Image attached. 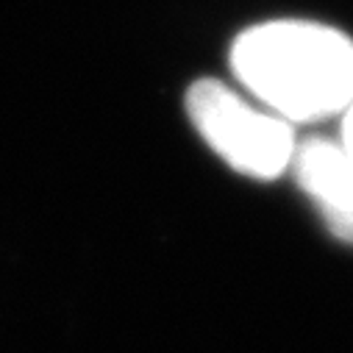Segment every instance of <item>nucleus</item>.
I'll use <instances>...</instances> for the list:
<instances>
[{
  "label": "nucleus",
  "mask_w": 353,
  "mask_h": 353,
  "mask_svg": "<svg viewBox=\"0 0 353 353\" xmlns=\"http://www.w3.org/2000/svg\"><path fill=\"white\" fill-rule=\"evenodd\" d=\"M231 70L245 90L287 123L342 117L353 103V39L309 20H270L231 45Z\"/></svg>",
  "instance_id": "obj_1"
},
{
  "label": "nucleus",
  "mask_w": 353,
  "mask_h": 353,
  "mask_svg": "<svg viewBox=\"0 0 353 353\" xmlns=\"http://www.w3.org/2000/svg\"><path fill=\"white\" fill-rule=\"evenodd\" d=\"M187 117L201 139L239 175L273 181L292 167V123L259 109L217 78L195 81L184 95Z\"/></svg>",
  "instance_id": "obj_2"
},
{
  "label": "nucleus",
  "mask_w": 353,
  "mask_h": 353,
  "mask_svg": "<svg viewBox=\"0 0 353 353\" xmlns=\"http://www.w3.org/2000/svg\"><path fill=\"white\" fill-rule=\"evenodd\" d=\"M292 172L328 231L353 245V156L339 139L309 137L295 148Z\"/></svg>",
  "instance_id": "obj_3"
},
{
  "label": "nucleus",
  "mask_w": 353,
  "mask_h": 353,
  "mask_svg": "<svg viewBox=\"0 0 353 353\" xmlns=\"http://www.w3.org/2000/svg\"><path fill=\"white\" fill-rule=\"evenodd\" d=\"M339 142L345 145V150L353 156V103L345 109L342 114V131H339Z\"/></svg>",
  "instance_id": "obj_4"
}]
</instances>
